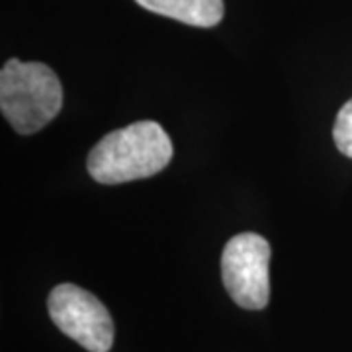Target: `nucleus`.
I'll return each mask as SVG.
<instances>
[{
	"label": "nucleus",
	"instance_id": "obj_4",
	"mask_svg": "<svg viewBox=\"0 0 352 352\" xmlns=\"http://www.w3.org/2000/svg\"><path fill=\"white\" fill-rule=\"evenodd\" d=\"M51 321L88 352H108L113 344V321L106 305L75 284H59L47 300Z\"/></svg>",
	"mask_w": 352,
	"mask_h": 352
},
{
	"label": "nucleus",
	"instance_id": "obj_5",
	"mask_svg": "<svg viewBox=\"0 0 352 352\" xmlns=\"http://www.w3.org/2000/svg\"><path fill=\"white\" fill-rule=\"evenodd\" d=\"M149 12L196 28H214L226 14L223 0H135Z\"/></svg>",
	"mask_w": 352,
	"mask_h": 352
},
{
	"label": "nucleus",
	"instance_id": "obj_1",
	"mask_svg": "<svg viewBox=\"0 0 352 352\" xmlns=\"http://www.w3.org/2000/svg\"><path fill=\"white\" fill-rule=\"evenodd\" d=\"M173 143L161 124L141 120L110 131L88 155V173L100 184H124L149 178L166 168Z\"/></svg>",
	"mask_w": 352,
	"mask_h": 352
},
{
	"label": "nucleus",
	"instance_id": "obj_3",
	"mask_svg": "<svg viewBox=\"0 0 352 352\" xmlns=\"http://www.w3.org/2000/svg\"><path fill=\"white\" fill-rule=\"evenodd\" d=\"M270 245L258 233H239L227 241L221 254V278L231 300L258 311L270 300Z\"/></svg>",
	"mask_w": 352,
	"mask_h": 352
},
{
	"label": "nucleus",
	"instance_id": "obj_2",
	"mask_svg": "<svg viewBox=\"0 0 352 352\" xmlns=\"http://www.w3.org/2000/svg\"><path fill=\"white\" fill-rule=\"evenodd\" d=\"M63 88L45 63L10 59L0 71V110L22 135H32L61 112Z\"/></svg>",
	"mask_w": 352,
	"mask_h": 352
},
{
	"label": "nucleus",
	"instance_id": "obj_6",
	"mask_svg": "<svg viewBox=\"0 0 352 352\" xmlns=\"http://www.w3.org/2000/svg\"><path fill=\"white\" fill-rule=\"evenodd\" d=\"M333 139L335 145L344 157L352 159V98L337 113L335 126H333Z\"/></svg>",
	"mask_w": 352,
	"mask_h": 352
}]
</instances>
